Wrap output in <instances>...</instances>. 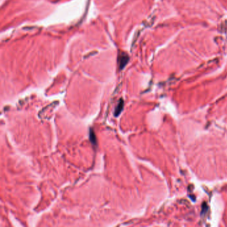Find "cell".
<instances>
[{"instance_id": "6da1fadb", "label": "cell", "mask_w": 227, "mask_h": 227, "mask_svg": "<svg viewBox=\"0 0 227 227\" xmlns=\"http://www.w3.org/2000/svg\"><path fill=\"white\" fill-rule=\"evenodd\" d=\"M124 107V101L122 99H121L118 102V104L115 108V112H114V115L115 117H118L120 115V113L122 112Z\"/></svg>"}, {"instance_id": "7a4b0ae2", "label": "cell", "mask_w": 227, "mask_h": 227, "mask_svg": "<svg viewBox=\"0 0 227 227\" xmlns=\"http://www.w3.org/2000/svg\"><path fill=\"white\" fill-rule=\"evenodd\" d=\"M89 138L90 141H91L92 144L94 145H96V144H97V140H96V137H95V133L93 132V130L92 129H90Z\"/></svg>"}]
</instances>
